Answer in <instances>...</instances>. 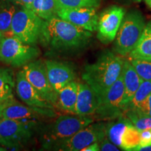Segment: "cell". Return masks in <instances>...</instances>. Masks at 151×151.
Returning <instances> with one entry per match:
<instances>
[{"label": "cell", "mask_w": 151, "mask_h": 151, "mask_svg": "<svg viewBox=\"0 0 151 151\" xmlns=\"http://www.w3.org/2000/svg\"><path fill=\"white\" fill-rule=\"evenodd\" d=\"M135 150L137 151H151V145L148 146H144V147H141V148H138L136 149Z\"/></svg>", "instance_id": "obj_34"}, {"label": "cell", "mask_w": 151, "mask_h": 151, "mask_svg": "<svg viewBox=\"0 0 151 151\" xmlns=\"http://www.w3.org/2000/svg\"><path fill=\"white\" fill-rule=\"evenodd\" d=\"M126 11L123 7L113 5L106 9L99 16L97 38L104 44H109L116 39Z\"/></svg>", "instance_id": "obj_12"}, {"label": "cell", "mask_w": 151, "mask_h": 151, "mask_svg": "<svg viewBox=\"0 0 151 151\" xmlns=\"http://www.w3.org/2000/svg\"><path fill=\"white\" fill-rule=\"evenodd\" d=\"M16 88L14 72L9 67H0V101L14 99V90Z\"/></svg>", "instance_id": "obj_19"}, {"label": "cell", "mask_w": 151, "mask_h": 151, "mask_svg": "<svg viewBox=\"0 0 151 151\" xmlns=\"http://www.w3.org/2000/svg\"><path fill=\"white\" fill-rule=\"evenodd\" d=\"M39 125V122L0 119V145L8 148H22L33 139Z\"/></svg>", "instance_id": "obj_5"}, {"label": "cell", "mask_w": 151, "mask_h": 151, "mask_svg": "<svg viewBox=\"0 0 151 151\" xmlns=\"http://www.w3.org/2000/svg\"><path fill=\"white\" fill-rule=\"evenodd\" d=\"M124 94L123 80L122 74H120L116 82L100 97L99 106L94 115L95 118L101 120H112L124 115Z\"/></svg>", "instance_id": "obj_9"}, {"label": "cell", "mask_w": 151, "mask_h": 151, "mask_svg": "<svg viewBox=\"0 0 151 151\" xmlns=\"http://www.w3.org/2000/svg\"><path fill=\"white\" fill-rule=\"evenodd\" d=\"M93 122L91 116L62 115L51 123L39 125L38 132L43 148L49 150L54 143L71 137Z\"/></svg>", "instance_id": "obj_3"}, {"label": "cell", "mask_w": 151, "mask_h": 151, "mask_svg": "<svg viewBox=\"0 0 151 151\" xmlns=\"http://www.w3.org/2000/svg\"><path fill=\"white\" fill-rule=\"evenodd\" d=\"M91 37V32L56 16L45 20L40 42L52 50L64 52L83 49Z\"/></svg>", "instance_id": "obj_1"}, {"label": "cell", "mask_w": 151, "mask_h": 151, "mask_svg": "<svg viewBox=\"0 0 151 151\" xmlns=\"http://www.w3.org/2000/svg\"><path fill=\"white\" fill-rule=\"evenodd\" d=\"M134 127L139 131L151 129V117L143 114L139 111L128 109L124 113Z\"/></svg>", "instance_id": "obj_26"}, {"label": "cell", "mask_w": 151, "mask_h": 151, "mask_svg": "<svg viewBox=\"0 0 151 151\" xmlns=\"http://www.w3.org/2000/svg\"><path fill=\"white\" fill-rule=\"evenodd\" d=\"M33 1L34 0H19V3H20V5L22 6L31 9Z\"/></svg>", "instance_id": "obj_33"}, {"label": "cell", "mask_w": 151, "mask_h": 151, "mask_svg": "<svg viewBox=\"0 0 151 151\" xmlns=\"http://www.w3.org/2000/svg\"><path fill=\"white\" fill-rule=\"evenodd\" d=\"M78 83L73 81L66 85L58 92L56 106L70 114H76V104L78 94Z\"/></svg>", "instance_id": "obj_18"}, {"label": "cell", "mask_w": 151, "mask_h": 151, "mask_svg": "<svg viewBox=\"0 0 151 151\" xmlns=\"http://www.w3.org/2000/svg\"><path fill=\"white\" fill-rule=\"evenodd\" d=\"M3 103H4V102H1V101H0V106H1L3 104Z\"/></svg>", "instance_id": "obj_40"}, {"label": "cell", "mask_w": 151, "mask_h": 151, "mask_svg": "<svg viewBox=\"0 0 151 151\" xmlns=\"http://www.w3.org/2000/svg\"><path fill=\"white\" fill-rule=\"evenodd\" d=\"M134 110L139 111L143 114L151 117V94L139 108L137 109H134Z\"/></svg>", "instance_id": "obj_31"}, {"label": "cell", "mask_w": 151, "mask_h": 151, "mask_svg": "<svg viewBox=\"0 0 151 151\" xmlns=\"http://www.w3.org/2000/svg\"><path fill=\"white\" fill-rule=\"evenodd\" d=\"M57 16L79 27L93 32L97 31L98 16L97 8L94 7H76L62 8L57 11Z\"/></svg>", "instance_id": "obj_13"}, {"label": "cell", "mask_w": 151, "mask_h": 151, "mask_svg": "<svg viewBox=\"0 0 151 151\" xmlns=\"http://www.w3.org/2000/svg\"><path fill=\"white\" fill-rule=\"evenodd\" d=\"M31 10L44 20L57 16L58 6L56 0H34Z\"/></svg>", "instance_id": "obj_23"}, {"label": "cell", "mask_w": 151, "mask_h": 151, "mask_svg": "<svg viewBox=\"0 0 151 151\" xmlns=\"http://www.w3.org/2000/svg\"><path fill=\"white\" fill-rule=\"evenodd\" d=\"M99 150L101 151H118L120 149L118 146H116L114 143L111 142L109 139L106 137L105 138L99 142Z\"/></svg>", "instance_id": "obj_30"}, {"label": "cell", "mask_w": 151, "mask_h": 151, "mask_svg": "<svg viewBox=\"0 0 151 151\" xmlns=\"http://www.w3.org/2000/svg\"><path fill=\"white\" fill-rule=\"evenodd\" d=\"M145 3L149 9H151V0H144Z\"/></svg>", "instance_id": "obj_35"}, {"label": "cell", "mask_w": 151, "mask_h": 151, "mask_svg": "<svg viewBox=\"0 0 151 151\" xmlns=\"http://www.w3.org/2000/svg\"><path fill=\"white\" fill-rule=\"evenodd\" d=\"M151 94V81H143L128 105L127 109H137ZM125 113V112H124Z\"/></svg>", "instance_id": "obj_25"}, {"label": "cell", "mask_w": 151, "mask_h": 151, "mask_svg": "<svg viewBox=\"0 0 151 151\" xmlns=\"http://www.w3.org/2000/svg\"><path fill=\"white\" fill-rule=\"evenodd\" d=\"M56 116L54 109L38 108L24 105L14 99L5 101L0 106V119H13L23 121L40 122L46 118Z\"/></svg>", "instance_id": "obj_11"}, {"label": "cell", "mask_w": 151, "mask_h": 151, "mask_svg": "<svg viewBox=\"0 0 151 151\" xmlns=\"http://www.w3.org/2000/svg\"><path fill=\"white\" fill-rule=\"evenodd\" d=\"M140 143V131L131 122L126 126L121 137L120 148L124 150H134Z\"/></svg>", "instance_id": "obj_24"}, {"label": "cell", "mask_w": 151, "mask_h": 151, "mask_svg": "<svg viewBox=\"0 0 151 151\" xmlns=\"http://www.w3.org/2000/svg\"><path fill=\"white\" fill-rule=\"evenodd\" d=\"M121 74L124 89L123 104L125 112L136 91L143 82V79L138 75L129 60H124Z\"/></svg>", "instance_id": "obj_17"}, {"label": "cell", "mask_w": 151, "mask_h": 151, "mask_svg": "<svg viewBox=\"0 0 151 151\" xmlns=\"http://www.w3.org/2000/svg\"><path fill=\"white\" fill-rule=\"evenodd\" d=\"M150 145H151V129L141 130L140 131V143L139 146L137 147L134 150L138 148L148 146Z\"/></svg>", "instance_id": "obj_29"}, {"label": "cell", "mask_w": 151, "mask_h": 151, "mask_svg": "<svg viewBox=\"0 0 151 151\" xmlns=\"http://www.w3.org/2000/svg\"><path fill=\"white\" fill-rule=\"evenodd\" d=\"M47 73L50 84L58 94L66 85L74 81L76 73L72 67L66 62L55 60H46Z\"/></svg>", "instance_id": "obj_14"}, {"label": "cell", "mask_w": 151, "mask_h": 151, "mask_svg": "<svg viewBox=\"0 0 151 151\" xmlns=\"http://www.w3.org/2000/svg\"><path fill=\"white\" fill-rule=\"evenodd\" d=\"M5 36H6V34L1 32H0V42L2 41V39L5 37Z\"/></svg>", "instance_id": "obj_36"}, {"label": "cell", "mask_w": 151, "mask_h": 151, "mask_svg": "<svg viewBox=\"0 0 151 151\" xmlns=\"http://www.w3.org/2000/svg\"><path fill=\"white\" fill-rule=\"evenodd\" d=\"M129 55V58L151 59V20L146 24L139 42Z\"/></svg>", "instance_id": "obj_21"}, {"label": "cell", "mask_w": 151, "mask_h": 151, "mask_svg": "<svg viewBox=\"0 0 151 151\" xmlns=\"http://www.w3.org/2000/svg\"><path fill=\"white\" fill-rule=\"evenodd\" d=\"M146 26L145 18L137 9H132L124 15L117 33L114 50L120 56H126L139 42Z\"/></svg>", "instance_id": "obj_4"}, {"label": "cell", "mask_w": 151, "mask_h": 151, "mask_svg": "<svg viewBox=\"0 0 151 151\" xmlns=\"http://www.w3.org/2000/svg\"><path fill=\"white\" fill-rule=\"evenodd\" d=\"M123 63L120 55L107 50L93 63L85 66L82 79L101 97L120 77Z\"/></svg>", "instance_id": "obj_2"}, {"label": "cell", "mask_w": 151, "mask_h": 151, "mask_svg": "<svg viewBox=\"0 0 151 151\" xmlns=\"http://www.w3.org/2000/svg\"><path fill=\"white\" fill-rule=\"evenodd\" d=\"M4 150H6V149L5 148H3V147L0 146V151H4Z\"/></svg>", "instance_id": "obj_39"}, {"label": "cell", "mask_w": 151, "mask_h": 151, "mask_svg": "<svg viewBox=\"0 0 151 151\" xmlns=\"http://www.w3.org/2000/svg\"><path fill=\"white\" fill-rule=\"evenodd\" d=\"M105 122H97L88 124L79 130L71 137L54 143L49 150L62 151L82 150L85 147L92 143L99 142L106 137Z\"/></svg>", "instance_id": "obj_8"}, {"label": "cell", "mask_w": 151, "mask_h": 151, "mask_svg": "<svg viewBox=\"0 0 151 151\" xmlns=\"http://www.w3.org/2000/svg\"><path fill=\"white\" fill-rule=\"evenodd\" d=\"M16 93L20 99L30 106L55 109L54 106L41 97L24 76V71H18L16 78Z\"/></svg>", "instance_id": "obj_15"}, {"label": "cell", "mask_w": 151, "mask_h": 151, "mask_svg": "<svg viewBox=\"0 0 151 151\" xmlns=\"http://www.w3.org/2000/svg\"><path fill=\"white\" fill-rule=\"evenodd\" d=\"M132 2H134V3H140L142 0H131Z\"/></svg>", "instance_id": "obj_38"}, {"label": "cell", "mask_w": 151, "mask_h": 151, "mask_svg": "<svg viewBox=\"0 0 151 151\" xmlns=\"http://www.w3.org/2000/svg\"><path fill=\"white\" fill-rule=\"evenodd\" d=\"M44 22L31 9L22 6L13 18L11 34L24 43L35 46L40 42Z\"/></svg>", "instance_id": "obj_6"}, {"label": "cell", "mask_w": 151, "mask_h": 151, "mask_svg": "<svg viewBox=\"0 0 151 151\" xmlns=\"http://www.w3.org/2000/svg\"><path fill=\"white\" fill-rule=\"evenodd\" d=\"M22 71L28 81L32 84L41 97L56 105L58 94L50 84L47 73L46 62L42 60H35L22 67Z\"/></svg>", "instance_id": "obj_10"}, {"label": "cell", "mask_w": 151, "mask_h": 151, "mask_svg": "<svg viewBox=\"0 0 151 151\" xmlns=\"http://www.w3.org/2000/svg\"><path fill=\"white\" fill-rule=\"evenodd\" d=\"M11 1H12V2H14L15 4H17L20 5V3H19V0H10Z\"/></svg>", "instance_id": "obj_37"}, {"label": "cell", "mask_w": 151, "mask_h": 151, "mask_svg": "<svg viewBox=\"0 0 151 151\" xmlns=\"http://www.w3.org/2000/svg\"><path fill=\"white\" fill-rule=\"evenodd\" d=\"M129 62L143 81H151V59L144 58H129Z\"/></svg>", "instance_id": "obj_27"}, {"label": "cell", "mask_w": 151, "mask_h": 151, "mask_svg": "<svg viewBox=\"0 0 151 151\" xmlns=\"http://www.w3.org/2000/svg\"><path fill=\"white\" fill-rule=\"evenodd\" d=\"M58 9L76 7H94L98 8L102 0H56Z\"/></svg>", "instance_id": "obj_28"}, {"label": "cell", "mask_w": 151, "mask_h": 151, "mask_svg": "<svg viewBox=\"0 0 151 151\" xmlns=\"http://www.w3.org/2000/svg\"><path fill=\"white\" fill-rule=\"evenodd\" d=\"M17 4L10 0H0V32L11 33V22L18 10Z\"/></svg>", "instance_id": "obj_22"}, {"label": "cell", "mask_w": 151, "mask_h": 151, "mask_svg": "<svg viewBox=\"0 0 151 151\" xmlns=\"http://www.w3.org/2000/svg\"><path fill=\"white\" fill-rule=\"evenodd\" d=\"M100 97L86 83H78L76 104V114L83 116H94L99 106Z\"/></svg>", "instance_id": "obj_16"}, {"label": "cell", "mask_w": 151, "mask_h": 151, "mask_svg": "<svg viewBox=\"0 0 151 151\" xmlns=\"http://www.w3.org/2000/svg\"><path fill=\"white\" fill-rule=\"evenodd\" d=\"M131 122L126 117L125 115L118 117V118L112 120V121L106 123V137L109 140L120 147L121 144V137L126 126Z\"/></svg>", "instance_id": "obj_20"}, {"label": "cell", "mask_w": 151, "mask_h": 151, "mask_svg": "<svg viewBox=\"0 0 151 151\" xmlns=\"http://www.w3.org/2000/svg\"><path fill=\"white\" fill-rule=\"evenodd\" d=\"M99 142L92 143L90 144L89 146L85 147L83 149H82V151H99Z\"/></svg>", "instance_id": "obj_32"}, {"label": "cell", "mask_w": 151, "mask_h": 151, "mask_svg": "<svg viewBox=\"0 0 151 151\" xmlns=\"http://www.w3.org/2000/svg\"><path fill=\"white\" fill-rule=\"evenodd\" d=\"M39 55V48L24 43L13 35H6L0 42V61L13 67H24Z\"/></svg>", "instance_id": "obj_7"}]
</instances>
